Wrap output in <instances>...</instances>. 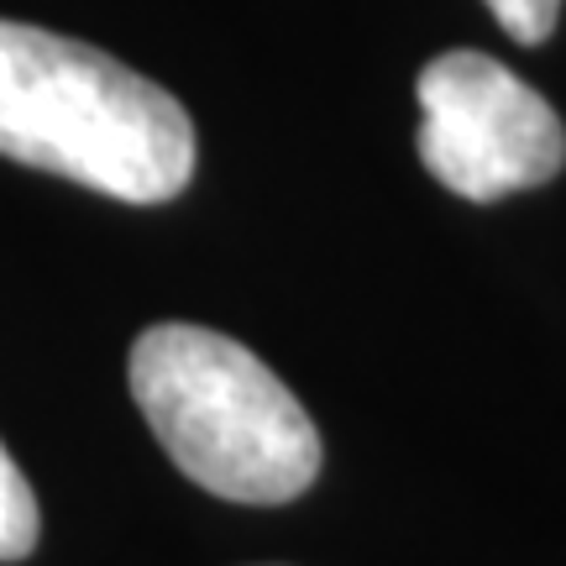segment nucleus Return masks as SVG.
I'll return each mask as SVG.
<instances>
[{"label":"nucleus","instance_id":"obj_1","mask_svg":"<svg viewBox=\"0 0 566 566\" xmlns=\"http://www.w3.org/2000/svg\"><path fill=\"white\" fill-rule=\"evenodd\" d=\"M0 158L158 205L195 174V122L163 84L101 48L0 21Z\"/></svg>","mask_w":566,"mask_h":566},{"label":"nucleus","instance_id":"obj_2","mask_svg":"<svg viewBox=\"0 0 566 566\" xmlns=\"http://www.w3.org/2000/svg\"><path fill=\"white\" fill-rule=\"evenodd\" d=\"M132 399L184 478L231 504H289L321 472V430L279 373L205 325H147L132 346Z\"/></svg>","mask_w":566,"mask_h":566},{"label":"nucleus","instance_id":"obj_3","mask_svg":"<svg viewBox=\"0 0 566 566\" xmlns=\"http://www.w3.org/2000/svg\"><path fill=\"white\" fill-rule=\"evenodd\" d=\"M420 158L462 200H504L562 174L566 132L541 90L499 59L457 48L420 74Z\"/></svg>","mask_w":566,"mask_h":566},{"label":"nucleus","instance_id":"obj_4","mask_svg":"<svg viewBox=\"0 0 566 566\" xmlns=\"http://www.w3.org/2000/svg\"><path fill=\"white\" fill-rule=\"evenodd\" d=\"M38 530H42L38 493H32L21 467L0 446V562H21L27 551L38 546Z\"/></svg>","mask_w":566,"mask_h":566},{"label":"nucleus","instance_id":"obj_5","mask_svg":"<svg viewBox=\"0 0 566 566\" xmlns=\"http://www.w3.org/2000/svg\"><path fill=\"white\" fill-rule=\"evenodd\" d=\"M483 6L493 11V21L504 27L509 38L525 42V48L546 42L556 32V17H562V0H483Z\"/></svg>","mask_w":566,"mask_h":566}]
</instances>
